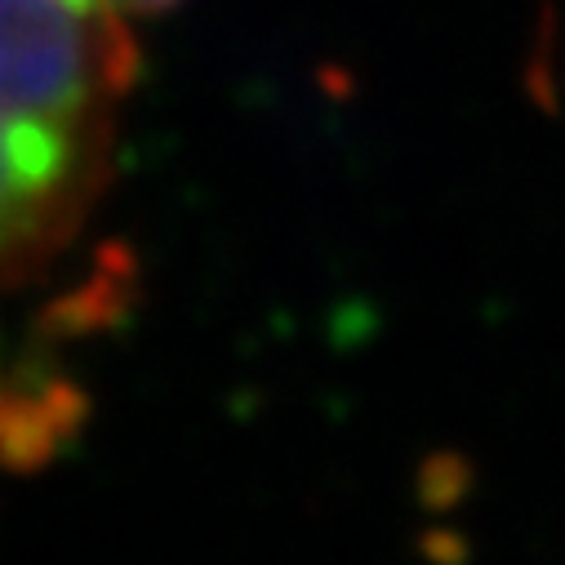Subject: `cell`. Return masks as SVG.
<instances>
[{"instance_id":"6da1fadb","label":"cell","mask_w":565,"mask_h":565,"mask_svg":"<svg viewBox=\"0 0 565 565\" xmlns=\"http://www.w3.org/2000/svg\"><path fill=\"white\" fill-rule=\"evenodd\" d=\"M138 50L107 0H0V295L36 280L89 223Z\"/></svg>"},{"instance_id":"7a4b0ae2","label":"cell","mask_w":565,"mask_h":565,"mask_svg":"<svg viewBox=\"0 0 565 565\" xmlns=\"http://www.w3.org/2000/svg\"><path fill=\"white\" fill-rule=\"evenodd\" d=\"M107 6L120 14H157V10H170L174 0H107Z\"/></svg>"}]
</instances>
